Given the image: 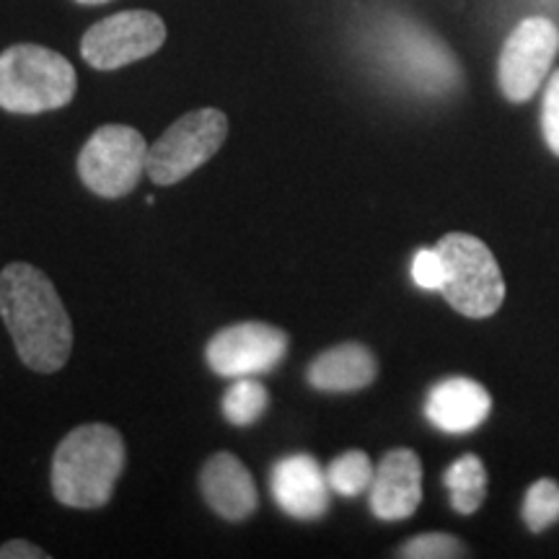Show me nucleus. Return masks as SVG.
<instances>
[{
  "instance_id": "obj_1",
  "label": "nucleus",
  "mask_w": 559,
  "mask_h": 559,
  "mask_svg": "<svg viewBox=\"0 0 559 559\" xmlns=\"http://www.w3.org/2000/svg\"><path fill=\"white\" fill-rule=\"evenodd\" d=\"M0 317L21 362L34 373H58L73 349V324L39 267L11 262L0 272Z\"/></svg>"
},
{
  "instance_id": "obj_2",
  "label": "nucleus",
  "mask_w": 559,
  "mask_h": 559,
  "mask_svg": "<svg viewBox=\"0 0 559 559\" xmlns=\"http://www.w3.org/2000/svg\"><path fill=\"white\" fill-rule=\"evenodd\" d=\"M124 469V440L111 425L88 423L68 432L55 449L50 485L66 508L94 510L111 500Z\"/></svg>"
},
{
  "instance_id": "obj_3",
  "label": "nucleus",
  "mask_w": 559,
  "mask_h": 559,
  "mask_svg": "<svg viewBox=\"0 0 559 559\" xmlns=\"http://www.w3.org/2000/svg\"><path fill=\"white\" fill-rule=\"evenodd\" d=\"M79 75L68 58L41 45H13L0 52V109L41 115L73 102Z\"/></svg>"
},
{
  "instance_id": "obj_4",
  "label": "nucleus",
  "mask_w": 559,
  "mask_h": 559,
  "mask_svg": "<svg viewBox=\"0 0 559 559\" xmlns=\"http://www.w3.org/2000/svg\"><path fill=\"white\" fill-rule=\"evenodd\" d=\"M445 277L440 293L461 317L487 319L506 300V280L489 247L477 236L445 234L436 243Z\"/></svg>"
},
{
  "instance_id": "obj_5",
  "label": "nucleus",
  "mask_w": 559,
  "mask_h": 559,
  "mask_svg": "<svg viewBox=\"0 0 559 559\" xmlns=\"http://www.w3.org/2000/svg\"><path fill=\"white\" fill-rule=\"evenodd\" d=\"M381 52L391 70L412 88L445 96L461 86V68L449 47L415 21L391 19L383 26Z\"/></svg>"
},
{
  "instance_id": "obj_6",
  "label": "nucleus",
  "mask_w": 559,
  "mask_h": 559,
  "mask_svg": "<svg viewBox=\"0 0 559 559\" xmlns=\"http://www.w3.org/2000/svg\"><path fill=\"white\" fill-rule=\"evenodd\" d=\"M226 135L228 120L221 109H194L148 145L145 174L160 187L177 185L205 166L223 148Z\"/></svg>"
},
{
  "instance_id": "obj_7",
  "label": "nucleus",
  "mask_w": 559,
  "mask_h": 559,
  "mask_svg": "<svg viewBox=\"0 0 559 559\" xmlns=\"http://www.w3.org/2000/svg\"><path fill=\"white\" fill-rule=\"evenodd\" d=\"M148 164V143L128 124H104L79 156L81 181L104 200H117L138 187Z\"/></svg>"
},
{
  "instance_id": "obj_8",
  "label": "nucleus",
  "mask_w": 559,
  "mask_h": 559,
  "mask_svg": "<svg viewBox=\"0 0 559 559\" xmlns=\"http://www.w3.org/2000/svg\"><path fill=\"white\" fill-rule=\"evenodd\" d=\"M559 52V26L544 16L523 19L508 34L498 60V83L508 102L523 104L549 79Z\"/></svg>"
},
{
  "instance_id": "obj_9",
  "label": "nucleus",
  "mask_w": 559,
  "mask_h": 559,
  "mask_svg": "<svg viewBox=\"0 0 559 559\" xmlns=\"http://www.w3.org/2000/svg\"><path fill=\"white\" fill-rule=\"evenodd\" d=\"M166 41V24L153 11H120L96 21L81 39V55L96 70H120L156 55Z\"/></svg>"
},
{
  "instance_id": "obj_10",
  "label": "nucleus",
  "mask_w": 559,
  "mask_h": 559,
  "mask_svg": "<svg viewBox=\"0 0 559 559\" xmlns=\"http://www.w3.org/2000/svg\"><path fill=\"white\" fill-rule=\"evenodd\" d=\"M288 334L264 321L226 326L207 342L205 360L223 379H247L275 370L288 355Z\"/></svg>"
},
{
  "instance_id": "obj_11",
  "label": "nucleus",
  "mask_w": 559,
  "mask_h": 559,
  "mask_svg": "<svg viewBox=\"0 0 559 559\" xmlns=\"http://www.w3.org/2000/svg\"><path fill=\"white\" fill-rule=\"evenodd\" d=\"M330 479L309 453L280 459L272 469V498L296 521H319L330 510Z\"/></svg>"
},
{
  "instance_id": "obj_12",
  "label": "nucleus",
  "mask_w": 559,
  "mask_h": 559,
  "mask_svg": "<svg viewBox=\"0 0 559 559\" xmlns=\"http://www.w3.org/2000/svg\"><path fill=\"white\" fill-rule=\"evenodd\" d=\"M423 502V461L415 451L394 449L376 466L370 510L379 521H407Z\"/></svg>"
},
{
  "instance_id": "obj_13",
  "label": "nucleus",
  "mask_w": 559,
  "mask_h": 559,
  "mask_svg": "<svg viewBox=\"0 0 559 559\" xmlns=\"http://www.w3.org/2000/svg\"><path fill=\"white\" fill-rule=\"evenodd\" d=\"M202 498L223 521L241 523L260 506L254 477L234 453H215L200 472Z\"/></svg>"
},
{
  "instance_id": "obj_14",
  "label": "nucleus",
  "mask_w": 559,
  "mask_h": 559,
  "mask_svg": "<svg viewBox=\"0 0 559 559\" xmlns=\"http://www.w3.org/2000/svg\"><path fill=\"white\" fill-rule=\"evenodd\" d=\"M489 412H492L489 391L479 381L461 379V376L436 383L425 400V417L438 430L451 432V436L477 430L489 417Z\"/></svg>"
},
{
  "instance_id": "obj_15",
  "label": "nucleus",
  "mask_w": 559,
  "mask_h": 559,
  "mask_svg": "<svg viewBox=\"0 0 559 559\" xmlns=\"http://www.w3.org/2000/svg\"><path fill=\"white\" fill-rule=\"evenodd\" d=\"M379 376V362L360 342H342V345L326 349L306 370V379L317 391L330 394H347L370 386Z\"/></svg>"
},
{
  "instance_id": "obj_16",
  "label": "nucleus",
  "mask_w": 559,
  "mask_h": 559,
  "mask_svg": "<svg viewBox=\"0 0 559 559\" xmlns=\"http://www.w3.org/2000/svg\"><path fill=\"white\" fill-rule=\"evenodd\" d=\"M443 485L449 487L451 508L461 515H472L487 498V469L479 456L466 453L445 469Z\"/></svg>"
},
{
  "instance_id": "obj_17",
  "label": "nucleus",
  "mask_w": 559,
  "mask_h": 559,
  "mask_svg": "<svg viewBox=\"0 0 559 559\" xmlns=\"http://www.w3.org/2000/svg\"><path fill=\"white\" fill-rule=\"evenodd\" d=\"M223 417L228 419L236 428H249L257 419H262L264 412L270 407V394L260 381H254L251 376L247 379H236L234 386L223 396Z\"/></svg>"
},
{
  "instance_id": "obj_18",
  "label": "nucleus",
  "mask_w": 559,
  "mask_h": 559,
  "mask_svg": "<svg viewBox=\"0 0 559 559\" xmlns=\"http://www.w3.org/2000/svg\"><path fill=\"white\" fill-rule=\"evenodd\" d=\"M376 466L370 464V456L366 451H347L342 453L326 466V479L334 492L342 498H358L373 485Z\"/></svg>"
},
{
  "instance_id": "obj_19",
  "label": "nucleus",
  "mask_w": 559,
  "mask_h": 559,
  "mask_svg": "<svg viewBox=\"0 0 559 559\" xmlns=\"http://www.w3.org/2000/svg\"><path fill=\"white\" fill-rule=\"evenodd\" d=\"M523 523L534 534H542L559 521V485L555 479H539L528 487L523 498Z\"/></svg>"
},
{
  "instance_id": "obj_20",
  "label": "nucleus",
  "mask_w": 559,
  "mask_h": 559,
  "mask_svg": "<svg viewBox=\"0 0 559 559\" xmlns=\"http://www.w3.org/2000/svg\"><path fill=\"white\" fill-rule=\"evenodd\" d=\"M400 557H407V559H456V557H469V549H466V544L456 539V536L432 531V534H419V536H415V539L404 542L402 549H400Z\"/></svg>"
},
{
  "instance_id": "obj_21",
  "label": "nucleus",
  "mask_w": 559,
  "mask_h": 559,
  "mask_svg": "<svg viewBox=\"0 0 559 559\" xmlns=\"http://www.w3.org/2000/svg\"><path fill=\"white\" fill-rule=\"evenodd\" d=\"M542 132H544V140H547L549 151L559 158V68L555 73H549L547 88H544Z\"/></svg>"
},
{
  "instance_id": "obj_22",
  "label": "nucleus",
  "mask_w": 559,
  "mask_h": 559,
  "mask_svg": "<svg viewBox=\"0 0 559 559\" xmlns=\"http://www.w3.org/2000/svg\"><path fill=\"white\" fill-rule=\"evenodd\" d=\"M445 277L443 260H440L438 249H419L412 260V280L417 288L423 290H440Z\"/></svg>"
},
{
  "instance_id": "obj_23",
  "label": "nucleus",
  "mask_w": 559,
  "mask_h": 559,
  "mask_svg": "<svg viewBox=\"0 0 559 559\" xmlns=\"http://www.w3.org/2000/svg\"><path fill=\"white\" fill-rule=\"evenodd\" d=\"M47 557L50 555H47V551H41L37 544L24 542V539L5 542L3 547H0V559H47Z\"/></svg>"
},
{
  "instance_id": "obj_24",
  "label": "nucleus",
  "mask_w": 559,
  "mask_h": 559,
  "mask_svg": "<svg viewBox=\"0 0 559 559\" xmlns=\"http://www.w3.org/2000/svg\"><path fill=\"white\" fill-rule=\"evenodd\" d=\"M75 3H81V5H102V3H109V0H75Z\"/></svg>"
}]
</instances>
